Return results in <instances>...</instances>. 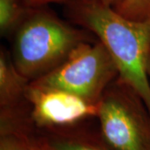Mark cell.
Segmentation results:
<instances>
[{"label": "cell", "mask_w": 150, "mask_h": 150, "mask_svg": "<svg viewBox=\"0 0 150 150\" xmlns=\"http://www.w3.org/2000/svg\"><path fill=\"white\" fill-rule=\"evenodd\" d=\"M0 150H35L24 138L19 134H4L1 139Z\"/></svg>", "instance_id": "obj_10"}, {"label": "cell", "mask_w": 150, "mask_h": 150, "mask_svg": "<svg viewBox=\"0 0 150 150\" xmlns=\"http://www.w3.org/2000/svg\"><path fill=\"white\" fill-rule=\"evenodd\" d=\"M118 76V69L111 55L97 39L80 43L57 68L30 83L69 92L98 103Z\"/></svg>", "instance_id": "obj_3"}, {"label": "cell", "mask_w": 150, "mask_h": 150, "mask_svg": "<svg viewBox=\"0 0 150 150\" xmlns=\"http://www.w3.org/2000/svg\"><path fill=\"white\" fill-rule=\"evenodd\" d=\"M30 7L23 0H0V35L9 38L21 23Z\"/></svg>", "instance_id": "obj_7"}, {"label": "cell", "mask_w": 150, "mask_h": 150, "mask_svg": "<svg viewBox=\"0 0 150 150\" xmlns=\"http://www.w3.org/2000/svg\"><path fill=\"white\" fill-rule=\"evenodd\" d=\"M148 72H149V79H150V58H149V68H148Z\"/></svg>", "instance_id": "obj_14"}, {"label": "cell", "mask_w": 150, "mask_h": 150, "mask_svg": "<svg viewBox=\"0 0 150 150\" xmlns=\"http://www.w3.org/2000/svg\"><path fill=\"white\" fill-rule=\"evenodd\" d=\"M65 14L104 45L117 66L118 78L141 97L150 114V18L130 20L111 7L90 0L65 6Z\"/></svg>", "instance_id": "obj_1"}, {"label": "cell", "mask_w": 150, "mask_h": 150, "mask_svg": "<svg viewBox=\"0 0 150 150\" xmlns=\"http://www.w3.org/2000/svg\"><path fill=\"white\" fill-rule=\"evenodd\" d=\"M9 38L13 62L30 82L57 68L80 43L97 40L91 32L62 19L48 6L30 8Z\"/></svg>", "instance_id": "obj_2"}, {"label": "cell", "mask_w": 150, "mask_h": 150, "mask_svg": "<svg viewBox=\"0 0 150 150\" xmlns=\"http://www.w3.org/2000/svg\"><path fill=\"white\" fill-rule=\"evenodd\" d=\"M30 81L22 75L13 62L10 52L0 48V108L13 110L28 103L26 91Z\"/></svg>", "instance_id": "obj_6"}, {"label": "cell", "mask_w": 150, "mask_h": 150, "mask_svg": "<svg viewBox=\"0 0 150 150\" xmlns=\"http://www.w3.org/2000/svg\"><path fill=\"white\" fill-rule=\"evenodd\" d=\"M48 145L53 150H107L95 143L70 136L59 137Z\"/></svg>", "instance_id": "obj_9"}, {"label": "cell", "mask_w": 150, "mask_h": 150, "mask_svg": "<svg viewBox=\"0 0 150 150\" xmlns=\"http://www.w3.org/2000/svg\"><path fill=\"white\" fill-rule=\"evenodd\" d=\"M90 1H93V2L102 4L103 5L111 7V8L115 9L118 6L121 4V3L123 2V0H90Z\"/></svg>", "instance_id": "obj_12"}, {"label": "cell", "mask_w": 150, "mask_h": 150, "mask_svg": "<svg viewBox=\"0 0 150 150\" xmlns=\"http://www.w3.org/2000/svg\"><path fill=\"white\" fill-rule=\"evenodd\" d=\"M23 1L28 7L38 8V7L48 6L51 4H63L67 6L73 4L77 0H23Z\"/></svg>", "instance_id": "obj_11"}, {"label": "cell", "mask_w": 150, "mask_h": 150, "mask_svg": "<svg viewBox=\"0 0 150 150\" xmlns=\"http://www.w3.org/2000/svg\"><path fill=\"white\" fill-rule=\"evenodd\" d=\"M29 117L35 125L61 128L97 117L99 103H91L69 92L48 88L29 83L26 91Z\"/></svg>", "instance_id": "obj_5"}, {"label": "cell", "mask_w": 150, "mask_h": 150, "mask_svg": "<svg viewBox=\"0 0 150 150\" xmlns=\"http://www.w3.org/2000/svg\"><path fill=\"white\" fill-rule=\"evenodd\" d=\"M33 148L35 150H53L52 148L48 144H43V145H33Z\"/></svg>", "instance_id": "obj_13"}, {"label": "cell", "mask_w": 150, "mask_h": 150, "mask_svg": "<svg viewBox=\"0 0 150 150\" xmlns=\"http://www.w3.org/2000/svg\"><path fill=\"white\" fill-rule=\"evenodd\" d=\"M104 140L115 150H150V114L141 97L118 78L99 101Z\"/></svg>", "instance_id": "obj_4"}, {"label": "cell", "mask_w": 150, "mask_h": 150, "mask_svg": "<svg viewBox=\"0 0 150 150\" xmlns=\"http://www.w3.org/2000/svg\"><path fill=\"white\" fill-rule=\"evenodd\" d=\"M115 10L128 19L144 21L150 18V0H123Z\"/></svg>", "instance_id": "obj_8"}]
</instances>
